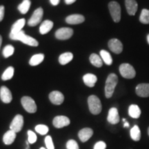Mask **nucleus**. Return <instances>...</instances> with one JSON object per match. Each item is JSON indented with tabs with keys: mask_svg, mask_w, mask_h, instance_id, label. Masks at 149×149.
<instances>
[{
	"mask_svg": "<svg viewBox=\"0 0 149 149\" xmlns=\"http://www.w3.org/2000/svg\"><path fill=\"white\" fill-rule=\"evenodd\" d=\"M106 148H107V144L102 141L97 142L94 146V149H106Z\"/></svg>",
	"mask_w": 149,
	"mask_h": 149,
	"instance_id": "37",
	"label": "nucleus"
},
{
	"mask_svg": "<svg viewBox=\"0 0 149 149\" xmlns=\"http://www.w3.org/2000/svg\"><path fill=\"white\" fill-rule=\"evenodd\" d=\"M139 21L144 24H149V10L146 8L142 9L139 16Z\"/></svg>",
	"mask_w": 149,
	"mask_h": 149,
	"instance_id": "31",
	"label": "nucleus"
},
{
	"mask_svg": "<svg viewBox=\"0 0 149 149\" xmlns=\"http://www.w3.org/2000/svg\"><path fill=\"white\" fill-rule=\"evenodd\" d=\"M130 137L134 141H139L141 139V131L139 126L135 125L130 130Z\"/></svg>",
	"mask_w": 149,
	"mask_h": 149,
	"instance_id": "27",
	"label": "nucleus"
},
{
	"mask_svg": "<svg viewBox=\"0 0 149 149\" xmlns=\"http://www.w3.org/2000/svg\"><path fill=\"white\" fill-rule=\"evenodd\" d=\"M83 81L87 86L92 88L95 85L97 81V77L94 74L88 73L84 75Z\"/></svg>",
	"mask_w": 149,
	"mask_h": 149,
	"instance_id": "19",
	"label": "nucleus"
},
{
	"mask_svg": "<svg viewBox=\"0 0 149 149\" xmlns=\"http://www.w3.org/2000/svg\"><path fill=\"white\" fill-rule=\"evenodd\" d=\"M93 135V130L90 128H84L80 130L78 133V137L82 142H86L92 137Z\"/></svg>",
	"mask_w": 149,
	"mask_h": 149,
	"instance_id": "17",
	"label": "nucleus"
},
{
	"mask_svg": "<svg viewBox=\"0 0 149 149\" xmlns=\"http://www.w3.org/2000/svg\"><path fill=\"white\" fill-rule=\"evenodd\" d=\"M44 55L43 54H36L31 57L29 61V64L31 66H37L44 61Z\"/></svg>",
	"mask_w": 149,
	"mask_h": 149,
	"instance_id": "26",
	"label": "nucleus"
},
{
	"mask_svg": "<svg viewBox=\"0 0 149 149\" xmlns=\"http://www.w3.org/2000/svg\"><path fill=\"white\" fill-rule=\"evenodd\" d=\"M89 59H90L91 64L94 66L97 67V68H100L103 65V61H102V58L95 53L91 54L90 57H89Z\"/></svg>",
	"mask_w": 149,
	"mask_h": 149,
	"instance_id": "25",
	"label": "nucleus"
},
{
	"mask_svg": "<svg viewBox=\"0 0 149 149\" xmlns=\"http://www.w3.org/2000/svg\"><path fill=\"white\" fill-rule=\"evenodd\" d=\"M148 136H149V127L148 128Z\"/></svg>",
	"mask_w": 149,
	"mask_h": 149,
	"instance_id": "46",
	"label": "nucleus"
},
{
	"mask_svg": "<svg viewBox=\"0 0 149 149\" xmlns=\"http://www.w3.org/2000/svg\"><path fill=\"white\" fill-rule=\"evenodd\" d=\"M26 24V20L25 19L22 18L19 19L15 23L13 24V25L12 26V28H11V31L10 34H15V33H17L20 31H22V29L24 26Z\"/></svg>",
	"mask_w": 149,
	"mask_h": 149,
	"instance_id": "21",
	"label": "nucleus"
},
{
	"mask_svg": "<svg viewBox=\"0 0 149 149\" xmlns=\"http://www.w3.org/2000/svg\"><path fill=\"white\" fill-rule=\"evenodd\" d=\"M77 0H65V2H66V4H72V3L75 2Z\"/></svg>",
	"mask_w": 149,
	"mask_h": 149,
	"instance_id": "40",
	"label": "nucleus"
},
{
	"mask_svg": "<svg viewBox=\"0 0 149 149\" xmlns=\"http://www.w3.org/2000/svg\"><path fill=\"white\" fill-rule=\"evenodd\" d=\"M107 120L111 124H116L120 122V115L116 108H111L109 110Z\"/></svg>",
	"mask_w": 149,
	"mask_h": 149,
	"instance_id": "15",
	"label": "nucleus"
},
{
	"mask_svg": "<svg viewBox=\"0 0 149 149\" xmlns=\"http://www.w3.org/2000/svg\"><path fill=\"white\" fill-rule=\"evenodd\" d=\"M40 149H46V148H44V147H42V148H40Z\"/></svg>",
	"mask_w": 149,
	"mask_h": 149,
	"instance_id": "45",
	"label": "nucleus"
},
{
	"mask_svg": "<svg viewBox=\"0 0 149 149\" xmlns=\"http://www.w3.org/2000/svg\"><path fill=\"white\" fill-rule=\"evenodd\" d=\"M10 38L13 40L21 41L24 44L31 46H37L39 45L38 42L35 39L27 35L23 31H21L20 32L15 33V34H10Z\"/></svg>",
	"mask_w": 149,
	"mask_h": 149,
	"instance_id": "1",
	"label": "nucleus"
},
{
	"mask_svg": "<svg viewBox=\"0 0 149 149\" xmlns=\"http://www.w3.org/2000/svg\"><path fill=\"white\" fill-rule=\"evenodd\" d=\"M4 6H0V22L3 20L4 17Z\"/></svg>",
	"mask_w": 149,
	"mask_h": 149,
	"instance_id": "38",
	"label": "nucleus"
},
{
	"mask_svg": "<svg viewBox=\"0 0 149 149\" xmlns=\"http://www.w3.org/2000/svg\"><path fill=\"white\" fill-rule=\"evenodd\" d=\"M129 126V124L127 122H124V127H128Z\"/></svg>",
	"mask_w": 149,
	"mask_h": 149,
	"instance_id": "41",
	"label": "nucleus"
},
{
	"mask_svg": "<svg viewBox=\"0 0 149 149\" xmlns=\"http://www.w3.org/2000/svg\"><path fill=\"white\" fill-rule=\"evenodd\" d=\"M26 149H29V145H27V147H26Z\"/></svg>",
	"mask_w": 149,
	"mask_h": 149,
	"instance_id": "44",
	"label": "nucleus"
},
{
	"mask_svg": "<svg viewBox=\"0 0 149 149\" xmlns=\"http://www.w3.org/2000/svg\"><path fill=\"white\" fill-rule=\"evenodd\" d=\"M117 83H118V77L115 73H111L108 76L105 84L106 97L111 98L113 96Z\"/></svg>",
	"mask_w": 149,
	"mask_h": 149,
	"instance_id": "2",
	"label": "nucleus"
},
{
	"mask_svg": "<svg viewBox=\"0 0 149 149\" xmlns=\"http://www.w3.org/2000/svg\"><path fill=\"white\" fill-rule=\"evenodd\" d=\"M1 43H2V37H1V35H0V48H1Z\"/></svg>",
	"mask_w": 149,
	"mask_h": 149,
	"instance_id": "42",
	"label": "nucleus"
},
{
	"mask_svg": "<svg viewBox=\"0 0 149 149\" xmlns=\"http://www.w3.org/2000/svg\"><path fill=\"white\" fill-rule=\"evenodd\" d=\"M24 126V117L21 115H17L13 120L10 125V130H13L15 133L20 132Z\"/></svg>",
	"mask_w": 149,
	"mask_h": 149,
	"instance_id": "9",
	"label": "nucleus"
},
{
	"mask_svg": "<svg viewBox=\"0 0 149 149\" xmlns=\"http://www.w3.org/2000/svg\"><path fill=\"white\" fill-rule=\"evenodd\" d=\"M43 14H44V10L42 8H38L36 9L33 13L32 17L28 22V24L30 26H35L37 24H40L42 21L43 17Z\"/></svg>",
	"mask_w": 149,
	"mask_h": 149,
	"instance_id": "8",
	"label": "nucleus"
},
{
	"mask_svg": "<svg viewBox=\"0 0 149 149\" xmlns=\"http://www.w3.org/2000/svg\"><path fill=\"white\" fill-rule=\"evenodd\" d=\"M45 144L47 149H55V146L53 142V139L50 135L46 136L45 138Z\"/></svg>",
	"mask_w": 149,
	"mask_h": 149,
	"instance_id": "36",
	"label": "nucleus"
},
{
	"mask_svg": "<svg viewBox=\"0 0 149 149\" xmlns=\"http://www.w3.org/2000/svg\"><path fill=\"white\" fill-rule=\"evenodd\" d=\"M73 58V55L72 53L67 52V53H62L59 57V62L61 65H66L72 61Z\"/></svg>",
	"mask_w": 149,
	"mask_h": 149,
	"instance_id": "24",
	"label": "nucleus"
},
{
	"mask_svg": "<svg viewBox=\"0 0 149 149\" xmlns=\"http://www.w3.org/2000/svg\"><path fill=\"white\" fill-rule=\"evenodd\" d=\"M0 98H1V101L5 104L10 103L13 100L12 93L5 86H3L0 88Z\"/></svg>",
	"mask_w": 149,
	"mask_h": 149,
	"instance_id": "13",
	"label": "nucleus"
},
{
	"mask_svg": "<svg viewBox=\"0 0 149 149\" xmlns=\"http://www.w3.org/2000/svg\"><path fill=\"white\" fill-rule=\"evenodd\" d=\"M53 124L55 128H61L69 125L70 124V121L68 117L63 116V115H60V116L55 117L53 119Z\"/></svg>",
	"mask_w": 149,
	"mask_h": 149,
	"instance_id": "11",
	"label": "nucleus"
},
{
	"mask_svg": "<svg viewBox=\"0 0 149 149\" xmlns=\"http://www.w3.org/2000/svg\"><path fill=\"white\" fill-rule=\"evenodd\" d=\"M89 111L93 115H98L101 113L102 106L100 100L96 95H91L88 98Z\"/></svg>",
	"mask_w": 149,
	"mask_h": 149,
	"instance_id": "3",
	"label": "nucleus"
},
{
	"mask_svg": "<svg viewBox=\"0 0 149 149\" xmlns=\"http://www.w3.org/2000/svg\"><path fill=\"white\" fill-rule=\"evenodd\" d=\"M109 9L112 19L115 23H118L121 20V7L117 1H111L109 3Z\"/></svg>",
	"mask_w": 149,
	"mask_h": 149,
	"instance_id": "4",
	"label": "nucleus"
},
{
	"mask_svg": "<svg viewBox=\"0 0 149 149\" xmlns=\"http://www.w3.org/2000/svg\"><path fill=\"white\" fill-rule=\"evenodd\" d=\"M50 1H51V4L53 5V6H57L59 4V1H60V0H50Z\"/></svg>",
	"mask_w": 149,
	"mask_h": 149,
	"instance_id": "39",
	"label": "nucleus"
},
{
	"mask_svg": "<svg viewBox=\"0 0 149 149\" xmlns=\"http://www.w3.org/2000/svg\"><path fill=\"white\" fill-rule=\"evenodd\" d=\"M35 130L40 135H44L48 133L49 128L47 126L44 125V124H39V125L35 126Z\"/></svg>",
	"mask_w": 149,
	"mask_h": 149,
	"instance_id": "33",
	"label": "nucleus"
},
{
	"mask_svg": "<svg viewBox=\"0 0 149 149\" xmlns=\"http://www.w3.org/2000/svg\"><path fill=\"white\" fill-rule=\"evenodd\" d=\"M22 105L24 109L29 113H34L37 111V107L33 98L29 96H24L21 100Z\"/></svg>",
	"mask_w": 149,
	"mask_h": 149,
	"instance_id": "6",
	"label": "nucleus"
},
{
	"mask_svg": "<svg viewBox=\"0 0 149 149\" xmlns=\"http://www.w3.org/2000/svg\"><path fill=\"white\" fill-rule=\"evenodd\" d=\"M100 56H101L102 59L104 61L106 64L111 66L112 63H113V59H112L111 55H110L109 52L105 51V50H102L100 51Z\"/></svg>",
	"mask_w": 149,
	"mask_h": 149,
	"instance_id": "28",
	"label": "nucleus"
},
{
	"mask_svg": "<svg viewBox=\"0 0 149 149\" xmlns=\"http://www.w3.org/2000/svg\"><path fill=\"white\" fill-rule=\"evenodd\" d=\"M147 42H148V44H149V34L147 35Z\"/></svg>",
	"mask_w": 149,
	"mask_h": 149,
	"instance_id": "43",
	"label": "nucleus"
},
{
	"mask_svg": "<svg viewBox=\"0 0 149 149\" xmlns=\"http://www.w3.org/2000/svg\"><path fill=\"white\" fill-rule=\"evenodd\" d=\"M37 137L34 132H33L32 130H29L28 131V141L29 142V144H34L35 141H37Z\"/></svg>",
	"mask_w": 149,
	"mask_h": 149,
	"instance_id": "34",
	"label": "nucleus"
},
{
	"mask_svg": "<svg viewBox=\"0 0 149 149\" xmlns=\"http://www.w3.org/2000/svg\"><path fill=\"white\" fill-rule=\"evenodd\" d=\"M120 72L121 75L126 79H133L135 77L136 72L133 66L127 63L120 65Z\"/></svg>",
	"mask_w": 149,
	"mask_h": 149,
	"instance_id": "5",
	"label": "nucleus"
},
{
	"mask_svg": "<svg viewBox=\"0 0 149 149\" xmlns=\"http://www.w3.org/2000/svg\"><path fill=\"white\" fill-rule=\"evenodd\" d=\"M49 100L55 105H60L64 101V96L59 91H53L49 94Z\"/></svg>",
	"mask_w": 149,
	"mask_h": 149,
	"instance_id": "12",
	"label": "nucleus"
},
{
	"mask_svg": "<svg viewBox=\"0 0 149 149\" xmlns=\"http://www.w3.org/2000/svg\"><path fill=\"white\" fill-rule=\"evenodd\" d=\"M14 71L15 69L13 66H10L8 68H7L5 71L3 72L2 76H1V79L3 81H7V80L12 79L13 77Z\"/></svg>",
	"mask_w": 149,
	"mask_h": 149,
	"instance_id": "30",
	"label": "nucleus"
},
{
	"mask_svg": "<svg viewBox=\"0 0 149 149\" xmlns=\"http://www.w3.org/2000/svg\"><path fill=\"white\" fill-rule=\"evenodd\" d=\"M109 48L110 50L115 54H120L123 51V44L120 40L117 39H111L109 40Z\"/></svg>",
	"mask_w": 149,
	"mask_h": 149,
	"instance_id": "10",
	"label": "nucleus"
},
{
	"mask_svg": "<svg viewBox=\"0 0 149 149\" xmlns=\"http://www.w3.org/2000/svg\"><path fill=\"white\" fill-rule=\"evenodd\" d=\"M15 48L12 45L6 46L3 50V55L5 58H8L11 55H13Z\"/></svg>",
	"mask_w": 149,
	"mask_h": 149,
	"instance_id": "32",
	"label": "nucleus"
},
{
	"mask_svg": "<svg viewBox=\"0 0 149 149\" xmlns=\"http://www.w3.org/2000/svg\"><path fill=\"white\" fill-rule=\"evenodd\" d=\"M136 94L141 97H149V84H139L135 88Z\"/></svg>",
	"mask_w": 149,
	"mask_h": 149,
	"instance_id": "14",
	"label": "nucleus"
},
{
	"mask_svg": "<svg viewBox=\"0 0 149 149\" xmlns=\"http://www.w3.org/2000/svg\"><path fill=\"white\" fill-rule=\"evenodd\" d=\"M66 148L67 149H79L77 141H74V139H70V140L67 141Z\"/></svg>",
	"mask_w": 149,
	"mask_h": 149,
	"instance_id": "35",
	"label": "nucleus"
},
{
	"mask_svg": "<svg viewBox=\"0 0 149 149\" xmlns=\"http://www.w3.org/2000/svg\"><path fill=\"white\" fill-rule=\"evenodd\" d=\"M126 10L129 15H135L138 8V4L135 0H125Z\"/></svg>",
	"mask_w": 149,
	"mask_h": 149,
	"instance_id": "16",
	"label": "nucleus"
},
{
	"mask_svg": "<svg viewBox=\"0 0 149 149\" xmlns=\"http://www.w3.org/2000/svg\"><path fill=\"white\" fill-rule=\"evenodd\" d=\"M73 35V30L70 28H61L55 32V37L60 40L70 39Z\"/></svg>",
	"mask_w": 149,
	"mask_h": 149,
	"instance_id": "7",
	"label": "nucleus"
},
{
	"mask_svg": "<svg viewBox=\"0 0 149 149\" xmlns=\"http://www.w3.org/2000/svg\"><path fill=\"white\" fill-rule=\"evenodd\" d=\"M85 21V17L82 15L74 14L68 16L66 18V22L68 24H79Z\"/></svg>",
	"mask_w": 149,
	"mask_h": 149,
	"instance_id": "18",
	"label": "nucleus"
},
{
	"mask_svg": "<svg viewBox=\"0 0 149 149\" xmlns=\"http://www.w3.org/2000/svg\"><path fill=\"white\" fill-rule=\"evenodd\" d=\"M53 22L51 20H45L41 24L40 27V32L42 35H45L53 29Z\"/></svg>",
	"mask_w": 149,
	"mask_h": 149,
	"instance_id": "22",
	"label": "nucleus"
},
{
	"mask_svg": "<svg viewBox=\"0 0 149 149\" xmlns=\"http://www.w3.org/2000/svg\"><path fill=\"white\" fill-rule=\"evenodd\" d=\"M31 2L30 0H24L22 3L18 6V10L22 14H26L29 11Z\"/></svg>",
	"mask_w": 149,
	"mask_h": 149,
	"instance_id": "29",
	"label": "nucleus"
},
{
	"mask_svg": "<svg viewBox=\"0 0 149 149\" xmlns=\"http://www.w3.org/2000/svg\"><path fill=\"white\" fill-rule=\"evenodd\" d=\"M16 138V133L13 130H9L3 136V141L6 145H10L14 142Z\"/></svg>",
	"mask_w": 149,
	"mask_h": 149,
	"instance_id": "20",
	"label": "nucleus"
},
{
	"mask_svg": "<svg viewBox=\"0 0 149 149\" xmlns=\"http://www.w3.org/2000/svg\"><path fill=\"white\" fill-rule=\"evenodd\" d=\"M128 114L132 118L137 119L140 117L141 110L139 107L136 104H132L128 109Z\"/></svg>",
	"mask_w": 149,
	"mask_h": 149,
	"instance_id": "23",
	"label": "nucleus"
}]
</instances>
